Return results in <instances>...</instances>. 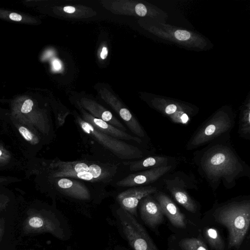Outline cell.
I'll use <instances>...</instances> for the list:
<instances>
[{
  "label": "cell",
  "mask_w": 250,
  "mask_h": 250,
  "mask_svg": "<svg viewBox=\"0 0 250 250\" xmlns=\"http://www.w3.org/2000/svg\"><path fill=\"white\" fill-rule=\"evenodd\" d=\"M228 134L213 140L194 153V160L199 173L214 189L221 183L230 189L239 178L250 177L249 166L227 141Z\"/></svg>",
  "instance_id": "1"
},
{
  "label": "cell",
  "mask_w": 250,
  "mask_h": 250,
  "mask_svg": "<svg viewBox=\"0 0 250 250\" xmlns=\"http://www.w3.org/2000/svg\"><path fill=\"white\" fill-rule=\"evenodd\" d=\"M53 178L66 177L86 182L108 186L121 174L122 166L116 162L58 160L50 165Z\"/></svg>",
  "instance_id": "2"
},
{
  "label": "cell",
  "mask_w": 250,
  "mask_h": 250,
  "mask_svg": "<svg viewBox=\"0 0 250 250\" xmlns=\"http://www.w3.org/2000/svg\"><path fill=\"white\" fill-rule=\"evenodd\" d=\"M216 221L225 226L229 232V247L238 249L250 228V201H235L218 208Z\"/></svg>",
  "instance_id": "3"
},
{
  "label": "cell",
  "mask_w": 250,
  "mask_h": 250,
  "mask_svg": "<svg viewBox=\"0 0 250 250\" xmlns=\"http://www.w3.org/2000/svg\"><path fill=\"white\" fill-rule=\"evenodd\" d=\"M75 117V122L82 132L95 140L118 159L138 160L144 157L143 151L138 147L99 131L79 115H76Z\"/></svg>",
  "instance_id": "4"
},
{
  "label": "cell",
  "mask_w": 250,
  "mask_h": 250,
  "mask_svg": "<svg viewBox=\"0 0 250 250\" xmlns=\"http://www.w3.org/2000/svg\"><path fill=\"white\" fill-rule=\"evenodd\" d=\"M234 124L230 116L219 112L206 121L195 132L186 146L187 150H192L223 135L229 134Z\"/></svg>",
  "instance_id": "5"
},
{
  "label": "cell",
  "mask_w": 250,
  "mask_h": 250,
  "mask_svg": "<svg viewBox=\"0 0 250 250\" xmlns=\"http://www.w3.org/2000/svg\"><path fill=\"white\" fill-rule=\"evenodd\" d=\"M122 230L133 250H158L135 216L120 207L116 211Z\"/></svg>",
  "instance_id": "6"
},
{
  "label": "cell",
  "mask_w": 250,
  "mask_h": 250,
  "mask_svg": "<svg viewBox=\"0 0 250 250\" xmlns=\"http://www.w3.org/2000/svg\"><path fill=\"white\" fill-rule=\"evenodd\" d=\"M52 178L53 188L62 197L78 201H90L95 194L96 189L93 188L104 186L70 178Z\"/></svg>",
  "instance_id": "7"
},
{
  "label": "cell",
  "mask_w": 250,
  "mask_h": 250,
  "mask_svg": "<svg viewBox=\"0 0 250 250\" xmlns=\"http://www.w3.org/2000/svg\"><path fill=\"white\" fill-rule=\"evenodd\" d=\"M157 191V188L152 186L131 187L119 193L116 200L121 208L134 216H137V209L140 200Z\"/></svg>",
  "instance_id": "8"
},
{
  "label": "cell",
  "mask_w": 250,
  "mask_h": 250,
  "mask_svg": "<svg viewBox=\"0 0 250 250\" xmlns=\"http://www.w3.org/2000/svg\"><path fill=\"white\" fill-rule=\"evenodd\" d=\"M172 166L151 168L131 173L117 181L115 185L121 187H135L146 186L155 182L168 171Z\"/></svg>",
  "instance_id": "9"
},
{
  "label": "cell",
  "mask_w": 250,
  "mask_h": 250,
  "mask_svg": "<svg viewBox=\"0 0 250 250\" xmlns=\"http://www.w3.org/2000/svg\"><path fill=\"white\" fill-rule=\"evenodd\" d=\"M138 207L142 220L151 229H155L163 222L165 215L162 208L152 195L142 199Z\"/></svg>",
  "instance_id": "10"
},
{
  "label": "cell",
  "mask_w": 250,
  "mask_h": 250,
  "mask_svg": "<svg viewBox=\"0 0 250 250\" xmlns=\"http://www.w3.org/2000/svg\"><path fill=\"white\" fill-rule=\"evenodd\" d=\"M81 111V118L99 131L121 140L133 141L138 144L142 143L141 138L122 131L101 119L95 118L83 109Z\"/></svg>",
  "instance_id": "11"
},
{
  "label": "cell",
  "mask_w": 250,
  "mask_h": 250,
  "mask_svg": "<svg viewBox=\"0 0 250 250\" xmlns=\"http://www.w3.org/2000/svg\"><path fill=\"white\" fill-rule=\"evenodd\" d=\"M154 194L156 200L161 207L164 215L168 219L171 224L177 228L186 229L187 223L185 216L171 199L162 191H157Z\"/></svg>",
  "instance_id": "12"
},
{
  "label": "cell",
  "mask_w": 250,
  "mask_h": 250,
  "mask_svg": "<svg viewBox=\"0 0 250 250\" xmlns=\"http://www.w3.org/2000/svg\"><path fill=\"white\" fill-rule=\"evenodd\" d=\"M165 182L167 190L175 200L188 211L192 213L196 212L197 204L185 189L184 182L179 177L165 179Z\"/></svg>",
  "instance_id": "13"
},
{
  "label": "cell",
  "mask_w": 250,
  "mask_h": 250,
  "mask_svg": "<svg viewBox=\"0 0 250 250\" xmlns=\"http://www.w3.org/2000/svg\"><path fill=\"white\" fill-rule=\"evenodd\" d=\"M168 161L167 157L155 156L133 161H123L122 163L124 166L128 167L131 171H136L167 166L168 165Z\"/></svg>",
  "instance_id": "14"
},
{
  "label": "cell",
  "mask_w": 250,
  "mask_h": 250,
  "mask_svg": "<svg viewBox=\"0 0 250 250\" xmlns=\"http://www.w3.org/2000/svg\"><path fill=\"white\" fill-rule=\"evenodd\" d=\"M204 235L209 246L215 250H224V242L220 233L216 229L206 228L204 230Z\"/></svg>",
  "instance_id": "15"
},
{
  "label": "cell",
  "mask_w": 250,
  "mask_h": 250,
  "mask_svg": "<svg viewBox=\"0 0 250 250\" xmlns=\"http://www.w3.org/2000/svg\"><path fill=\"white\" fill-rule=\"evenodd\" d=\"M179 246L183 250H208L205 244L196 238H187L179 242Z\"/></svg>",
  "instance_id": "16"
},
{
  "label": "cell",
  "mask_w": 250,
  "mask_h": 250,
  "mask_svg": "<svg viewBox=\"0 0 250 250\" xmlns=\"http://www.w3.org/2000/svg\"><path fill=\"white\" fill-rule=\"evenodd\" d=\"M249 108L243 112L239 121L238 132L245 139L250 138V118Z\"/></svg>",
  "instance_id": "17"
},
{
  "label": "cell",
  "mask_w": 250,
  "mask_h": 250,
  "mask_svg": "<svg viewBox=\"0 0 250 250\" xmlns=\"http://www.w3.org/2000/svg\"><path fill=\"white\" fill-rule=\"evenodd\" d=\"M176 38L180 41H186L188 40L190 37V34L189 32L183 30H177L174 33Z\"/></svg>",
  "instance_id": "18"
},
{
  "label": "cell",
  "mask_w": 250,
  "mask_h": 250,
  "mask_svg": "<svg viewBox=\"0 0 250 250\" xmlns=\"http://www.w3.org/2000/svg\"><path fill=\"white\" fill-rule=\"evenodd\" d=\"M21 136L27 141L33 139V134L25 127L21 126L19 129Z\"/></svg>",
  "instance_id": "19"
},
{
  "label": "cell",
  "mask_w": 250,
  "mask_h": 250,
  "mask_svg": "<svg viewBox=\"0 0 250 250\" xmlns=\"http://www.w3.org/2000/svg\"><path fill=\"white\" fill-rule=\"evenodd\" d=\"M33 103L30 99H27L25 101L21 108V112L23 113H27L32 110Z\"/></svg>",
  "instance_id": "20"
},
{
  "label": "cell",
  "mask_w": 250,
  "mask_h": 250,
  "mask_svg": "<svg viewBox=\"0 0 250 250\" xmlns=\"http://www.w3.org/2000/svg\"><path fill=\"white\" fill-rule=\"evenodd\" d=\"M29 224L32 227L38 228L43 226V221L40 217H34L30 219Z\"/></svg>",
  "instance_id": "21"
},
{
  "label": "cell",
  "mask_w": 250,
  "mask_h": 250,
  "mask_svg": "<svg viewBox=\"0 0 250 250\" xmlns=\"http://www.w3.org/2000/svg\"><path fill=\"white\" fill-rule=\"evenodd\" d=\"M135 10L137 14L141 17L145 16L147 12L146 6L142 3L137 4L135 6Z\"/></svg>",
  "instance_id": "22"
},
{
  "label": "cell",
  "mask_w": 250,
  "mask_h": 250,
  "mask_svg": "<svg viewBox=\"0 0 250 250\" xmlns=\"http://www.w3.org/2000/svg\"><path fill=\"white\" fill-rule=\"evenodd\" d=\"M9 17L11 20L14 21H19L22 20L21 16L16 13H11Z\"/></svg>",
  "instance_id": "23"
},
{
  "label": "cell",
  "mask_w": 250,
  "mask_h": 250,
  "mask_svg": "<svg viewBox=\"0 0 250 250\" xmlns=\"http://www.w3.org/2000/svg\"><path fill=\"white\" fill-rule=\"evenodd\" d=\"M63 10L64 12L68 13H74L75 11V8L72 6H65L63 8Z\"/></svg>",
  "instance_id": "24"
},
{
  "label": "cell",
  "mask_w": 250,
  "mask_h": 250,
  "mask_svg": "<svg viewBox=\"0 0 250 250\" xmlns=\"http://www.w3.org/2000/svg\"><path fill=\"white\" fill-rule=\"evenodd\" d=\"M108 54L107 49L106 47H104L101 53V57L102 59H104L107 57Z\"/></svg>",
  "instance_id": "25"
},
{
  "label": "cell",
  "mask_w": 250,
  "mask_h": 250,
  "mask_svg": "<svg viewBox=\"0 0 250 250\" xmlns=\"http://www.w3.org/2000/svg\"><path fill=\"white\" fill-rule=\"evenodd\" d=\"M54 68L56 70H60L61 68V64L58 60H55L53 62Z\"/></svg>",
  "instance_id": "26"
},
{
  "label": "cell",
  "mask_w": 250,
  "mask_h": 250,
  "mask_svg": "<svg viewBox=\"0 0 250 250\" xmlns=\"http://www.w3.org/2000/svg\"><path fill=\"white\" fill-rule=\"evenodd\" d=\"M2 155V151L0 149V157Z\"/></svg>",
  "instance_id": "27"
},
{
  "label": "cell",
  "mask_w": 250,
  "mask_h": 250,
  "mask_svg": "<svg viewBox=\"0 0 250 250\" xmlns=\"http://www.w3.org/2000/svg\"><path fill=\"white\" fill-rule=\"evenodd\" d=\"M173 250V249H172V250Z\"/></svg>",
  "instance_id": "28"
}]
</instances>
